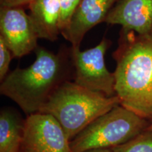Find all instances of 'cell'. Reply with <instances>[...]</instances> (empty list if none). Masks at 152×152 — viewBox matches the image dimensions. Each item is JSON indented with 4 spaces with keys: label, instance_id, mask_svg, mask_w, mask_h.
<instances>
[{
    "label": "cell",
    "instance_id": "cell-5",
    "mask_svg": "<svg viewBox=\"0 0 152 152\" xmlns=\"http://www.w3.org/2000/svg\"><path fill=\"white\" fill-rule=\"evenodd\" d=\"M111 42L104 37L96 46L81 51L80 47H70L73 67V82L80 86L107 96L115 94V79L107 69L105 55Z\"/></svg>",
    "mask_w": 152,
    "mask_h": 152
},
{
    "label": "cell",
    "instance_id": "cell-9",
    "mask_svg": "<svg viewBox=\"0 0 152 152\" xmlns=\"http://www.w3.org/2000/svg\"><path fill=\"white\" fill-rule=\"evenodd\" d=\"M104 22L138 34L147 33L152 28V0H116Z\"/></svg>",
    "mask_w": 152,
    "mask_h": 152
},
{
    "label": "cell",
    "instance_id": "cell-10",
    "mask_svg": "<svg viewBox=\"0 0 152 152\" xmlns=\"http://www.w3.org/2000/svg\"><path fill=\"white\" fill-rule=\"evenodd\" d=\"M29 16L39 39L54 42L61 35L58 0H33L28 5Z\"/></svg>",
    "mask_w": 152,
    "mask_h": 152
},
{
    "label": "cell",
    "instance_id": "cell-11",
    "mask_svg": "<svg viewBox=\"0 0 152 152\" xmlns=\"http://www.w3.org/2000/svg\"><path fill=\"white\" fill-rule=\"evenodd\" d=\"M25 121L14 110L4 108L0 113V152H20Z\"/></svg>",
    "mask_w": 152,
    "mask_h": 152
},
{
    "label": "cell",
    "instance_id": "cell-7",
    "mask_svg": "<svg viewBox=\"0 0 152 152\" xmlns=\"http://www.w3.org/2000/svg\"><path fill=\"white\" fill-rule=\"evenodd\" d=\"M0 37L15 58H21L38 47L39 38L23 7H0Z\"/></svg>",
    "mask_w": 152,
    "mask_h": 152
},
{
    "label": "cell",
    "instance_id": "cell-18",
    "mask_svg": "<svg viewBox=\"0 0 152 152\" xmlns=\"http://www.w3.org/2000/svg\"><path fill=\"white\" fill-rule=\"evenodd\" d=\"M20 152H23V151H20Z\"/></svg>",
    "mask_w": 152,
    "mask_h": 152
},
{
    "label": "cell",
    "instance_id": "cell-17",
    "mask_svg": "<svg viewBox=\"0 0 152 152\" xmlns=\"http://www.w3.org/2000/svg\"><path fill=\"white\" fill-rule=\"evenodd\" d=\"M147 130H149V131H151L152 132V119L151 120V122H150V124L149 125V127H148Z\"/></svg>",
    "mask_w": 152,
    "mask_h": 152
},
{
    "label": "cell",
    "instance_id": "cell-16",
    "mask_svg": "<svg viewBox=\"0 0 152 152\" xmlns=\"http://www.w3.org/2000/svg\"><path fill=\"white\" fill-rule=\"evenodd\" d=\"M83 152H113L112 149H90L84 151Z\"/></svg>",
    "mask_w": 152,
    "mask_h": 152
},
{
    "label": "cell",
    "instance_id": "cell-6",
    "mask_svg": "<svg viewBox=\"0 0 152 152\" xmlns=\"http://www.w3.org/2000/svg\"><path fill=\"white\" fill-rule=\"evenodd\" d=\"M23 152H71L70 140L52 115L36 113L25 120Z\"/></svg>",
    "mask_w": 152,
    "mask_h": 152
},
{
    "label": "cell",
    "instance_id": "cell-1",
    "mask_svg": "<svg viewBox=\"0 0 152 152\" xmlns=\"http://www.w3.org/2000/svg\"><path fill=\"white\" fill-rule=\"evenodd\" d=\"M35 53L33 64L9 72L0 85L1 94L14 102L27 116L39 113L56 89L73 78L70 48L64 47L55 54L38 46Z\"/></svg>",
    "mask_w": 152,
    "mask_h": 152
},
{
    "label": "cell",
    "instance_id": "cell-2",
    "mask_svg": "<svg viewBox=\"0 0 152 152\" xmlns=\"http://www.w3.org/2000/svg\"><path fill=\"white\" fill-rule=\"evenodd\" d=\"M115 61V94L120 104L152 119V28L147 33L121 29Z\"/></svg>",
    "mask_w": 152,
    "mask_h": 152
},
{
    "label": "cell",
    "instance_id": "cell-4",
    "mask_svg": "<svg viewBox=\"0 0 152 152\" xmlns=\"http://www.w3.org/2000/svg\"><path fill=\"white\" fill-rule=\"evenodd\" d=\"M149 119L121 104L100 115L70 142L71 152L113 149L135 137L147 129Z\"/></svg>",
    "mask_w": 152,
    "mask_h": 152
},
{
    "label": "cell",
    "instance_id": "cell-14",
    "mask_svg": "<svg viewBox=\"0 0 152 152\" xmlns=\"http://www.w3.org/2000/svg\"><path fill=\"white\" fill-rule=\"evenodd\" d=\"M12 53L4 41L0 37V80L1 82L8 75L9 66L12 58Z\"/></svg>",
    "mask_w": 152,
    "mask_h": 152
},
{
    "label": "cell",
    "instance_id": "cell-15",
    "mask_svg": "<svg viewBox=\"0 0 152 152\" xmlns=\"http://www.w3.org/2000/svg\"><path fill=\"white\" fill-rule=\"evenodd\" d=\"M33 0H0V7H24Z\"/></svg>",
    "mask_w": 152,
    "mask_h": 152
},
{
    "label": "cell",
    "instance_id": "cell-13",
    "mask_svg": "<svg viewBox=\"0 0 152 152\" xmlns=\"http://www.w3.org/2000/svg\"><path fill=\"white\" fill-rule=\"evenodd\" d=\"M80 1L81 0H58L61 7L60 28L61 32L68 27Z\"/></svg>",
    "mask_w": 152,
    "mask_h": 152
},
{
    "label": "cell",
    "instance_id": "cell-3",
    "mask_svg": "<svg viewBox=\"0 0 152 152\" xmlns=\"http://www.w3.org/2000/svg\"><path fill=\"white\" fill-rule=\"evenodd\" d=\"M119 104L116 95L107 96L68 80L56 89L39 112L52 115L71 142L93 121Z\"/></svg>",
    "mask_w": 152,
    "mask_h": 152
},
{
    "label": "cell",
    "instance_id": "cell-12",
    "mask_svg": "<svg viewBox=\"0 0 152 152\" xmlns=\"http://www.w3.org/2000/svg\"><path fill=\"white\" fill-rule=\"evenodd\" d=\"M112 150L113 152H152V132L144 131L130 141Z\"/></svg>",
    "mask_w": 152,
    "mask_h": 152
},
{
    "label": "cell",
    "instance_id": "cell-8",
    "mask_svg": "<svg viewBox=\"0 0 152 152\" xmlns=\"http://www.w3.org/2000/svg\"><path fill=\"white\" fill-rule=\"evenodd\" d=\"M116 0H81L76 8L68 27L61 35L71 43V47H80L87 32L105 21Z\"/></svg>",
    "mask_w": 152,
    "mask_h": 152
}]
</instances>
